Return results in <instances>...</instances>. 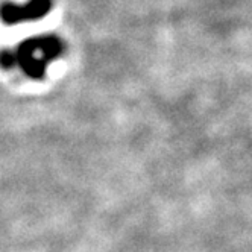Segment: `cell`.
Returning a JSON list of instances; mask_svg holds the SVG:
<instances>
[{"mask_svg": "<svg viewBox=\"0 0 252 252\" xmlns=\"http://www.w3.org/2000/svg\"><path fill=\"white\" fill-rule=\"evenodd\" d=\"M63 50L64 44L55 35L28 38L14 49L15 67H20L31 79H44L49 64L60 58Z\"/></svg>", "mask_w": 252, "mask_h": 252, "instance_id": "6da1fadb", "label": "cell"}, {"mask_svg": "<svg viewBox=\"0 0 252 252\" xmlns=\"http://www.w3.org/2000/svg\"><path fill=\"white\" fill-rule=\"evenodd\" d=\"M52 9V0H28L23 5L3 3L0 6V20L6 25L40 20Z\"/></svg>", "mask_w": 252, "mask_h": 252, "instance_id": "7a4b0ae2", "label": "cell"}, {"mask_svg": "<svg viewBox=\"0 0 252 252\" xmlns=\"http://www.w3.org/2000/svg\"><path fill=\"white\" fill-rule=\"evenodd\" d=\"M0 67L2 68H12L15 67V58H14V50H0Z\"/></svg>", "mask_w": 252, "mask_h": 252, "instance_id": "3957f363", "label": "cell"}]
</instances>
